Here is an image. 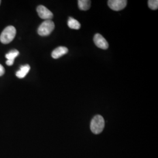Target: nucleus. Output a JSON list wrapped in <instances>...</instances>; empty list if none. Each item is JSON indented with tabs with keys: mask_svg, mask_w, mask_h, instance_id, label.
Wrapping results in <instances>:
<instances>
[{
	"mask_svg": "<svg viewBox=\"0 0 158 158\" xmlns=\"http://www.w3.org/2000/svg\"><path fill=\"white\" fill-rule=\"evenodd\" d=\"M30 66L29 64H25L21 66L19 70H18L16 73V76L19 79H23L24 78L27 74L28 73L30 70Z\"/></svg>",
	"mask_w": 158,
	"mask_h": 158,
	"instance_id": "nucleus-8",
	"label": "nucleus"
},
{
	"mask_svg": "<svg viewBox=\"0 0 158 158\" xmlns=\"http://www.w3.org/2000/svg\"><path fill=\"white\" fill-rule=\"evenodd\" d=\"M1 1H0V4H1Z\"/></svg>",
	"mask_w": 158,
	"mask_h": 158,
	"instance_id": "nucleus-15",
	"label": "nucleus"
},
{
	"mask_svg": "<svg viewBox=\"0 0 158 158\" xmlns=\"http://www.w3.org/2000/svg\"><path fill=\"white\" fill-rule=\"evenodd\" d=\"M127 4L126 0H109L108 6L114 11H118L124 9Z\"/></svg>",
	"mask_w": 158,
	"mask_h": 158,
	"instance_id": "nucleus-4",
	"label": "nucleus"
},
{
	"mask_svg": "<svg viewBox=\"0 0 158 158\" xmlns=\"http://www.w3.org/2000/svg\"><path fill=\"white\" fill-rule=\"evenodd\" d=\"M14 61L7 60L6 62V64L8 66H12V65L14 64Z\"/></svg>",
	"mask_w": 158,
	"mask_h": 158,
	"instance_id": "nucleus-14",
	"label": "nucleus"
},
{
	"mask_svg": "<svg viewBox=\"0 0 158 158\" xmlns=\"http://www.w3.org/2000/svg\"><path fill=\"white\" fill-rule=\"evenodd\" d=\"M68 52V49L67 48L64 46H59L52 52V57L55 59H59V57L67 54Z\"/></svg>",
	"mask_w": 158,
	"mask_h": 158,
	"instance_id": "nucleus-7",
	"label": "nucleus"
},
{
	"mask_svg": "<svg viewBox=\"0 0 158 158\" xmlns=\"http://www.w3.org/2000/svg\"><path fill=\"white\" fill-rule=\"evenodd\" d=\"M91 1L89 0H79L78 6L79 8L83 11H87L90 8Z\"/></svg>",
	"mask_w": 158,
	"mask_h": 158,
	"instance_id": "nucleus-10",
	"label": "nucleus"
},
{
	"mask_svg": "<svg viewBox=\"0 0 158 158\" xmlns=\"http://www.w3.org/2000/svg\"><path fill=\"white\" fill-rule=\"evenodd\" d=\"M105 127V121L100 115H95L91 121L90 129L93 133L99 134L102 132Z\"/></svg>",
	"mask_w": 158,
	"mask_h": 158,
	"instance_id": "nucleus-2",
	"label": "nucleus"
},
{
	"mask_svg": "<svg viewBox=\"0 0 158 158\" xmlns=\"http://www.w3.org/2000/svg\"><path fill=\"white\" fill-rule=\"evenodd\" d=\"M55 29V23L51 20H46L40 24L38 29L40 36H46L49 35Z\"/></svg>",
	"mask_w": 158,
	"mask_h": 158,
	"instance_id": "nucleus-3",
	"label": "nucleus"
},
{
	"mask_svg": "<svg viewBox=\"0 0 158 158\" xmlns=\"http://www.w3.org/2000/svg\"><path fill=\"white\" fill-rule=\"evenodd\" d=\"M94 42L98 48L102 49H107L109 45L107 41L101 34H97L94 36Z\"/></svg>",
	"mask_w": 158,
	"mask_h": 158,
	"instance_id": "nucleus-6",
	"label": "nucleus"
},
{
	"mask_svg": "<svg viewBox=\"0 0 158 158\" xmlns=\"http://www.w3.org/2000/svg\"><path fill=\"white\" fill-rule=\"evenodd\" d=\"M68 25L70 28L73 29H79L81 27V25L78 21L70 17L68 19Z\"/></svg>",
	"mask_w": 158,
	"mask_h": 158,
	"instance_id": "nucleus-9",
	"label": "nucleus"
},
{
	"mask_svg": "<svg viewBox=\"0 0 158 158\" xmlns=\"http://www.w3.org/2000/svg\"><path fill=\"white\" fill-rule=\"evenodd\" d=\"M19 53V51H17L16 49L12 50V51H10L9 53H8L6 55V58L7 59V60L14 61V59L18 56Z\"/></svg>",
	"mask_w": 158,
	"mask_h": 158,
	"instance_id": "nucleus-11",
	"label": "nucleus"
},
{
	"mask_svg": "<svg viewBox=\"0 0 158 158\" xmlns=\"http://www.w3.org/2000/svg\"><path fill=\"white\" fill-rule=\"evenodd\" d=\"M16 29L13 26H8L0 35V41L3 44H8L11 42L16 35Z\"/></svg>",
	"mask_w": 158,
	"mask_h": 158,
	"instance_id": "nucleus-1",
	"label": "nucleus"
},
{
	"mask_svg": "<svg viewBox=\"0 0 158 158\" xmlns=\"http://www.w3.org/2000/svg\"><path fill=\"white\" fill-rule=\"evenodd\" d=\"M37 12L39 17L46 20H51L53 18V14L52 12L49 10L46 7L44 6H40L37 7Z\"/></svg>",
	"mask_w": 158,
	"mask_h": 158,
	"instance_id": "nucleus-5",
	"label": "nucleus"
},
{
	"mask_svg": "<svg viewBox=\"0 0 158 158\" xmlns=\"http://www.w3.org/2000/svg\"><path fill=\"white\" fill-rule=\"evenodd\" d=\"M4 73H5V69L1 64H0V76H3Z\"/></svg>",
	"mask_w": 158,
	"mask_h": 158,
	"instance_id": "nucleus-13",
	"label": "nucleus"
},
{
	"mask_svg": "<svg viewBox=\"0 0 158 158\" xmlns=\"http://www.w3.org/2000/svg\"><path fill=\"white\" fill-rule=\"evenodd\" d=\"M148 6L153 10H156L158 8V0H149L148 1Z\"/></svg>",
	"mask_w": 158,
	"mask_h": 158,
	"instance_id": "nucleus-12",
	"label": "nucleus"
}]
</instances>
